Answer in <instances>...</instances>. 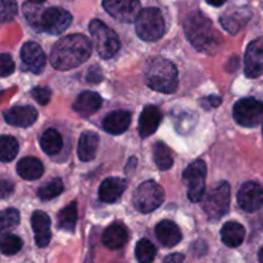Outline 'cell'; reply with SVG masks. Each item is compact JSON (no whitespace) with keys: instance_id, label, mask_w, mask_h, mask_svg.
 Instances as JSON below:
<instances>
[{"instance_id":"obj_1","label":"cell","mask_w":263,"mask_h":263,"mask_svg":"<svg viewBox=\"0 0 263 263\" xmlns=\"http://www.w3.org/2000/svg\"><path fill=\"white\" fill-rule=\"evenodd\" d=\"M91 50V43L86 36L81 33L64 36L51 49V66L59 71L76 68L89 59Z\"/></svg>"},{"instance_id":"obj_2","label":"cell","mask_w":263,"mask_h":263,"mask_svg":"<svg viewBox=\"0 0 263 263\" xmlns=\"http://www.w3.org/2000/svg\"><path fill=\"white\" fill-rule=\"evenodd\" d=\"M185 33L194 48L203 53L217 50L221 36L213 27L212 22L200 12L193 13L185 22Z\"/></svg>"},{"instance_id":"obj_3","label":"cell","mask_w":263,"mask_h":263,"mask_svg":"<svg viewBox=\"0 0 263 263\" xmlns=\"http://www.w3.org/2000/svg\"><path fill=\"white\" fill-rule=\"evenodd\" d=\"M145 82L151 89L156 91L171 94L177 89V85H179L176 66L167 59H153L146 66Z\"/></svg>"},{"instance_id":"obj_4","label":"cell","mask_w":263,"mask_h":263,"mask_svg":"<svg viewBox=\"0 0 263 263\" xmlns=\"http://www.w3.org/2000/svg\"><path fill=\"white\" fill-rule=\"evenodd\" d=\"M136 33L141 40L157 41L164 35L166 23L158 8H145L135 22Z\"/></svg>"},{"instance_id":"obj_5","label":"cell","mask_w":263,"mask_h":263,"mask_svg":"<svg viewBox=\"0 0 263 263\" xmlns=\"http://www.w3.org/2000/svg\"><path fill=\"white\" fill-rule=\"evenodd\" d=\"M90 33L92 36L95 49L102 58H112L120 50V39L117 33L110 30L104 22L100 20H92L89 25Z\"/></svg>"},{"instance_id":"obj_6","label":"cell","mask_w":263,"mask_h":263,"mask_svg":"<svg viewBox=\"0 0 263 263\" xmlns=\"http://www.w3.org/2000/svg\"><path fill=\"white\" fill-rule=\"evenodd\" d=\"M164 200V190L154 181H145L136 189L134 194V205L141 213L153 212Z\"/></svg>"},{"instance_id":"obj_7","label":"cell","mask_w":263,"mask_h":263,"mask_svg":"<svg viewBox=\"0 0 263 263\" xmlns=\"http://www.w3.org/2000/svg\"><path fill=\"white\" fill-rule=\"evenodd\" d=\"M230 207V185L220 182L213 187L203 200V210L211 220H218L226 215Z\"/></svg>"},{"instance_id":"obj_8","label":"cell","mask_w":263,"mask_h":263,"mask_svg":"<svg viewBox=\"0 0 263 263\" xmlns=\"http://www.w3.org/2000/svg\"><path fill=\"white\" fill-rule=\"evenodd\" d=\"M72 23V14L68 10L59 7L46 8L41 10L40 20L36 30L44 31L50 35L64 32Z\"/></svg>"},{"instance_id":"obj_9","label":"cell","mask_w":263,"mask_h":263,"mask_svg":"<svg viewBox=\"0 0 263 263\" xmlns=\"http://www.w3.org/2000/svg\"><path fill=\"white\" fill-rule=\"evenodd\" d=\"M234 120L244 127H256L263 120V102L256 98H244L234 105Z\"/></svg>"},{"instance_id":"obj_10","label":"cell","mask_w":263,"mask_h":263,"mask_svg":"<svg viewBox=\"0 0 263 263\" xmlns=\"http://www.w3.org/2000/svg\"><path fill=\"white\" fill-rule=\"evenodd\" d=\"M205 177L207 166L200 159L190 163L184 171V180L187 184V197L192 202H200L204 197Z\"/></svg>"},{"instance_id":"obj_11","label":"cell","mask_w":263,"mask_h":263,"mask_svg":"<svg viewBox=\"0 0 263 263\" xmlns=\"http://www.w3.org/2000/svg\"><path fill=\"white\" fill-rule=\"evenodd\" d=\"M103 8L121 22H136L141 13L140 0H103Z\"/></svg>"},{"instance_id":"obj_12","label":"cell","mask_w":263,"mask_h":263,"mask_svg":"<svg viewBox=\"0 0 263 263\" xmlns=\"http://www.w3.org/2000/svg\"><path fill=\"white\" fill-rule=\"evenodd\" d=\"M244 72L249 79H257L263 73V37L256 39L247 46Z\"/></svg>"},{"instance_id":"obj_13","label":"cell","mask_w":263,"mask_h":263,"mask_svg":"<svg viewBox=\"0 0 263 263\" xmlns=\"http://www.w3.org/2000/svg\"><path fill=\"white\" fill-rule=\"evenodd\" d=\"M238 203L247 212L258 211L263 205V187L258 182H246L238 193Z\"/></svg>"},{"instance_id":"obj_14","label":"cell","mask_w":263,"mask_h":263,"mask_svg":"<svg viewBox=\"0 0 263 263\" xmlns=\"http://www.w3.org/2000/svg\"><path fill=\"white\" fill-rule=\"evenodd\" d=\"M21 59H22L23 68L32 73H41L45 67V54L41 46L32 41L23 44L21 49Z\"/></svg>"},{"instance_id":"obj_15","label":"cell","mask_w":263,"mask_h":263,"mask_svg":"<svg viewBox=\"0 0 263 263\" xmlns=\"http://www.w3.org/2000/svg\"><path fill=\"white\" fill-rule=\"evenodd\" d=\"M252 12L248 8H233L229 12L223 13L220 18L222 27L231 35H236L251 20Z\"/></svg>"},{"instance_id":"obj_16","label":"cell","mask_w":263,"mask_h":263,"mask_svg":"<svg viewBox=\"0 0 263 263\" xmlns=\"http://www.w3.org/2000/svg\"><path fill=\"white\" fill-rule=\"evenodd\" d=\"M3 117L5 122L15 127H28L35 123L37 112L31 105H22V107H13L7 109Z\"/></svg>"},{"instance_id":"obj_17","label":"cell","mask_w":263,"mask_h":263,"mask_svg":"<svg viewBox=\"0 0 263 263\" xmlns=\"http://www.w3.org/2000/svg\"><path fill=\"white\" fill-rule=\"evenodd\" d=\"M31 225L35 233V240L37 247L45 248L51 240V231H50V218L43 211H36L31 217Z\"/></svg>"},{"instance_id":"obj_18","label":"cell","mask_w":263,"mask_h":263,"mask_svg":"<svg viewBox=\"0 0 263 263\" xmlns=\"http://www.w3.org/2000/svg\"><path fill=\"white\" fill-rule=\"evenodd\" d=\"M161 110L156 105H146L139 118V134L141 138L153 135L161 122Z\"/></svg>"},{"instance_id":"obj_19","label":"cell","mask_w":263,"mask_h":263,"mask_svg":"<svg viewBox=\"0 0 263 263\" xmlns=\"http://www.w3.org/2000/svg\"><path fill=\"white\" fill-rule=\"evenodd\" d=\"M103 100L99 94L94 91H82L73 103V109L77 115L82 117H89L99 110Z\"/></svg>"},{"instance_id":"obj_20","label":"cell","mask_w":263,"mask_h":263,"mask_svg":"<svg viewBox=\"0 0 263 263\" xmlns=\"http://www.w3.org/2000/svg\"><path fill=\"white\" fill-rule=\"evenodd\" d=\"M102 240L108 249H121L128 240L127 228L120 222L112 223L104 230Z\"/></svg>"},{"instance_id":"obj_21","label":"cell","mask_w":263,"mask_h":263,"mask_svg":"<svg viewBox=\"0 0 263 263\" xmlns=\"http://www.w3.org/2000/svg\"><path fill=\"white\" fill-rule=\"evenodd\" d=\"M126 181L120 177H108L100 184L99 198L105 203L117 202L126 190Z\"/></svg>"},{"instance_id":"obj_22","label":"cell","mask_w":263,"mask_h":263,"mask_svg":"<svg viewBox=\"0 0 263 263\" xmlns=\"http://www.w3.org/2000/svg\"><path fill=\"white\" fill-rule=\"evenodd\" d=\"M156 235L158 238L159 243L164 247H168V248L177 246L182 239L179 226L168 220L161 221L156 226Z\"/></svg>"},{"instance_id":"obj_23","label":"cell","mask_w":263,"mask_h":263,"mask_svg":"<svg viewBox=\"0 0 263 263\" xmlns=\"http://www.w3.org/2000/svg\"><path fill=\"white\" fill-rule=\"evenodd\" d=\"M131 123V115L126 110H116L105 116L103 120V128L112 135H121L128 128Z\"/></svg>"},{"instance_id":"obj_24","label":"cell","mask_w":263,"mask_h":263,"mask_svg":"<svg viewBox=\"0 0 263 263\" xmlns=\"http://www.w3.org/2000/svg\"><path fill=\"white\" fill-rule=\"evenodd\" d=\"M98 146H99V136L97 133L86 131L80 136L79 146H77V154L82 162H89L95 158Z\"/></svg>"},{"instance_id":"obj_25","label":"cell","mask_w":263,"mask_h":263,"mask_svg":"<svg viewBox=\"0 0 263 263\" xmlns=\"http://www.w3.org/2000/svg\"><path fill=\"white\" fill-rule=\"evenodd\" d=\"M244 236H246L244 226L239 222H234V221L226 222L221 230L222 243L230 248H236V247L240 246L244 240Z\"/></svg>"},{"instance_id":"obj_26","label":"cell","mask_w":263,"mask_h":263,"mask_svg":"<svg viewBox=\"0 0 263 263\" xmlns=\"http://www.w3.org/2000/svg\"><path fill=\"white\" fill-rule=\"evenodd\" d=\"M17 172L25 180H37L43 176L44 166L35 157H25L18 162Z\"/></svg>"},{"instance_id":"obj_27","label":"cell","mask_w":263,"mask_h":263,"mask_svg":"<svg viewBox=\"0 0 263 263\" xmlns=\"http://www.w3.org/2000/svg\"><path fill=\"white\" fill-rule=\"evenodd\" d=\"M40 146L48 156H55L61 152L62 146H63V140H62L61 134L57 130H46L43 134L40 139Z\"/></svg>"},{"instance_id":"obj_28","label":"cell","mask_w":263,"mask_h":263,"mask_svg":"<svg viewBox=\"0 0 263 263\" xmlns=\"http://www.w3.org/2000/svg\"><path fill=\"white\" fill-rule=\"evenodd\" d=\"M79 212H77V204L76 202H72L67 205L66 208L59 212L58 215V226L59 229L64 231H73L76 228L77 217H79Z\"/></svg>"},{"instance_id":"obj_29","label":"cell","mask_w":263,"mask_h":263,"mask_svg":"<svg viewBox=\"0 0 263 263\" xmlns=\"http://www.w3.org/2000/svg\"><path fill=\"white\" fill-rule=\"evenodd\" d=\"M154 159H156V163L158 166L159 170H170L174 164V157H172L171 151H170L168 146L166 145L162 141L154 145Z\"/></svg>"},{"instance_id":"obj_30","label":"cell","mask_w":263,"mask_h":263,"mask_svg":"<svg viewBox=\"0 0 263 263\" xmlns=\"http://www.w3.org/2000/svg\"><path fill=\"white\" fill-rule=\"evenodd\" d=\"M157 249L151 240L141 239L135 247V257L139 263H152L156 258Z\"/></svg>"},{"instance_id":"obj_31","label":"cell","mask_w":263,"mask_h":263,"mask_svg":"<svg viewBox=\"0 0 263 263\" xmlns=\"http://www.w3.org/2000/svg\"><path fill=\"white\" fill-rule=\"evenodd\" d=\"M18 143L13 136L3 135L0 139V159L2 162H10L18 153Z\"/></svg>"},{"instance_id":"obj_32","label":"cell","mask_w":263,"mask_h":263,"mask_svg":"<svg viewBox=\"0 0 263 263\" xmlns=\"http://www.w3.org/2000/svg\"><path fill=\"white\" fill-rule=\"evenodd\" d=\"M64 190L63 181L61 179H53L50 181L46 182L45 185L40 187L37 190V197L41 200H50L57 198L58 195L62 194V192Z\"/></svg>"},{"instance_id":"obj_33","label":"cell","mask_w":263,"mask_h":263,"mask_svg":"<svg viewBox=\"0 0 263 263\" xmlns=\"http://www.w3.org/2000/svg\"><path fill=\"white\" fill-rule=\"evenodd\" d=\"M22 239L18 238L17 235H14V234H3L2 241H0V248H2L3 254L13 256V254L18 253L22 249Z\"/></svg>"},{"instance_id":"obj_34","label":"cell","mask_w":263,"mask_h":263,"mask_svg":"<svg viewBox=\"0 0 263 263\" xmlns=\"http://www.w3.org/2000/svg\"><path fill=\"white\" fill-rule=\"evenodd\" d=\"M20 223V213L14 208H8L2 213V229L8 230L13 229Z\"/></svg>"},{"instance_id":"obj_35","label":"cell","mask_w":263,"mask_h":263,"mask_svg":"<svg viewBox=\"0 0 263 263\" xmlns=\"http://www.w3.org/2000/svg\"><path fill=\"white\" fill-rule=\"evenodd\" d=\"M18 7L15 0H2V22L7 23L13 21L17 15Z\"/></svg>"},{"instance_id":"obj_36","label":"cell","mask_w":263,"mask_h":263,"mask_svg":"<svg viewBox=\"0 0 263 263\" xmlns=\"http://www.w3.org/2000/svg\"><path fill=\"white\" fill-rule=\"evenodd\" d=\"M14 71V62H13L12 57L9 54L3 53L0 55V74L2 77L9 76Z\"/></svg>"},{"instance_id":"obj_37","label":"cell","mask_w":263,"mask_h":263,"mask_svg":"<svg viewBox=\"0 0 263 263\" xmlns=\"http://www.w3.org/2000/svg\"><path fill=\"white\" fill-rule=\"evenodd\" d=\"M32 97H33V99L39 103V104L46 105L49 103V100H50L51 92L48 87L37 86V87H33Z\"/></svg>"},{"instance_id":"obj_38","label":"cell","mask_w":263,"mask_h":263,"mask_svg":"<svg viewBox=\"0 0 263 263\" xmlns=\"http://www.w3.org/2000/svg\"><path fill=\"white\" fill-rule=\"evenodd\" d=\"M221 104V98L216 97V95H211V97H207L203 99L202 105L207 109H211V108H216Z\"/></svg>"},{"instance_id":"obj_39","label":"cell","mask_w":263,"mask_h":263,"mask_svg":"<svg viewBox=\"0 0 263 263\" xmlns=\"http://www.w3.org/2000/svg\"><path fill=\"white\" fill-rule=\"evenodd\" d=\"M163 263H186L185 262V257L180 253H172L164 258Z\"/></svg>"},{"instance_id":"obj_40","label":"cell","mask_w":263,"mask_h":263,"mask_svg":"<svg viewBox=\"0 0 263 263\" xmlns=\"http://www.w3.org/2000/svg\"><path fill=\"white\" fill-rule=\"evenodd\" d=\"M0 192H2L3 199H5L8 195L12 194V192H13V184H12V182L7 181V180H3V181H2V189H0Z\"/></svg>"},{"instance_id":"obj_41","label":"cell","mask_w":263,"mask_h":263,"mask_svg":"<svg viewBox=\"0 0 263 263\" xmlns=\"http://www.w3.org/2000/svg\"><path fill=\"white\" fill-rule=\"evenodd\" d=\"M87 80H89V82H99L100 80H102V74H100V71L98 67H94V68L89 69Z\"/></svg>"},{"instance_id":"obj_42","label":"cell","mask_w":263,"mask_h":263,"mask_svg":"<svg viewBox=\"0 0 263 263\" xmlns=\"http://www.w3.org/2000/svg\"><path fill=\"white\" fill-rule=\"evenodd\" d=\"M205 2L210 5H212V7H222L228 0H205Z\"/></svg>"},{"instance_id":"obj_43","label":"cell","mask_w":263,"mask_h":263,"mask_svg":"<svg viewBox=\"0 0 263 263\" xmlns=\"http://www.w3.org/2000/svg\"><path fill=\"white\" fill-rule=\"evenodd\" d=\"M258 259H259V262L263 263V247H262L261 249H259V253H258Z\"/></svg>"},{"instance_id":"obj_44","label":"cell","mask_w":263,"mask_h":263,"mask_svg":"<svg viewBox=\"0 0 263 263\" xmlns=\"http://www.w3.org/2000/svg\"><path fill=\"white\" fill-rule=\"evenodd\" d=\"M30 3H33V4H40V3L45 2V0H28Z\"/></svg>"},{"instance_id":"obj_45","label":"cell","mask_w":263,"mask_h":263,"mask_svg":"<svg viewBox=\"0 0 263 263\" xmlns=\"http://www.w3.org/2000/svg\"><path fill=\"white\" fill-rule=\"evenodd\" d=\"M262 136H263V125H262Z\"/></svg>"}]
</instances>
